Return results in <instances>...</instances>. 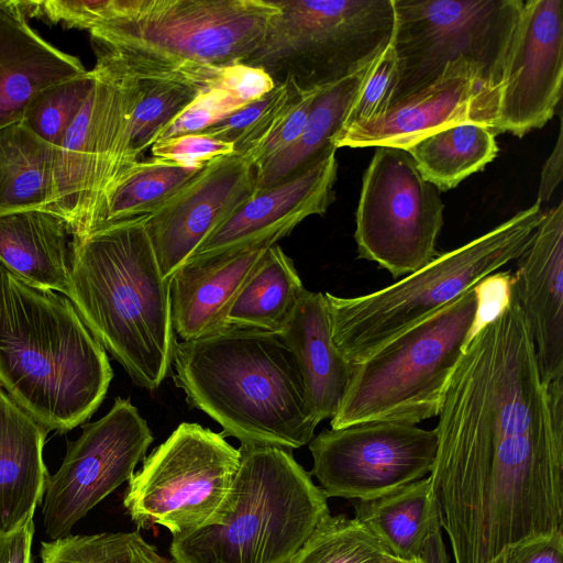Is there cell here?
<instances>
[{"label": "cell", "instance_id": "obj_1", "mask_svg": "<svg viewBox=\"0 0 563 563\" xmlns=\"http://www.w3.org/2000/svg\"><path fill=\"white\" fill-rule=\"evenodd\" d=\"M147 216L73 239L67 297L132 382L154 391L172 375L178 341L172 321L170 282L158 265Z\"/></svg>", "mask_w": 563, "mask_h": 563}, {"label": "cell", "instance_id": "obj_2", "mask_svg": "<svg viewBox=\"0 0 563 563\" xmlns=\"http://www.w3.org/2000/svg\"><path fill=\"white\" fill-rule=\"evenodd\" d=\"M113 377L106 350L69 298L0 264V385L48 432L89 419Z\"/></svg>", "mask_w": 563, "mask_h": 563}, {"label": "cell", "instance_id": "obj_3", "mask_svg": "<svg viewBox=\"0 0 563 563\" xmlns=\"http://www.w3.org/2000/svg\"><path fill=\"white\" fill-rule=\"evenodd\" d=\"M172 377L187 402L243 444L292 451L318 426L296 358L279 334L227 328L177 343Z\"/></svg>", "mask_w": 563, "mask_h": 563}, {"label": "cell", "instance_id": "obj_4", "mask_svg": "<svg viewBox=\"0 0 563 563\" xmlns=\"http://www.w3.org/2000/svg\"><path fill=\"white\" fill-rule=\"evenodd\" d=\"M239 451L220 522L173 538L175 563H289L330 514L328 497L290 450L241 443Z\"/></svg>", "mask_w": 563, "mask_h": 563}, {"label": "cell", "instance_id": "obj_5", "mask_svg": "<svg viewBox=\"0 0 563 563\" xmlns=\"http://www.w3.org/2000/svg\"><path fill=\"white\" fill-rule=\"evenodd\" d=\"M543 216L537 201L485 234L438 254L395 284L356 297L325 292L332 338L357 364L485 282L529 245Z\"/></svg>", "mask_w": 563, "mask_h": 563}, {"label": "cell", "instance_id": "obj_6", "mask_svg": "<svg viewBox=\"0 0 563 563\" xmlns=\"http://www.w3.org/2000/svg\"><path fill=\"white\" fill-rule=\"evenodd\" d=\"M278 12L275 0H115L112 19L89 34L135 73L188 80L201 66L243 63Z\"/></svg>", "mask_w": 563, "mask_h": 563}, {"label": "cell", "instance_id": "obj_7", "mask_svg": "<svg viewBox=\"0 0 563 563\" xmlns=\"http://www.w3.org/2000/svg\"><path fill=\"white\" fill-rule=\"evenodd\" d=\"M487 280L484 290L476 285L353 364L331 428L379 421L418 424L437 417L463 347L489 307Z\"/></svg>", "mask_w": 563, "mask_h": 563}, {"label": "cell", "instance_id": "obj_8", "mask_svg": "<svg viewBox=\"0 0 563 563\" xmlns=\"http://www.w3.org/2000/svg\"><path fill=\"white\" fill-rule=\"evenodd\" d=\"M261 45L243 64L300 90L334 84L371 64L390 43L393 0H275Z\"/></svg>", "mask_w": 563, "mask_h": 563}, {"label": "cell", "instance_id": "obj_9", "mask_svg": "<svg viewBox=\"0 0 563 563\" xmlns=\"http://www.w3.org/2000/svg\"><path fill=\"white\" fill-rule=\"evenodd\" d=\"M398 62L395 102L435 81L446 65L472 64L498 101L523 0H393Z\"/></svg>", "mask_w": 563, "mask_h": 563}, {"label": "cell", "instance_id": "obj_10", "mask_svg": "<svg viewBox=\"0 0 563 563\" xmlns=\"http://www.w3.org/2000/svg\"><path fill=\"white\" fill-rule=\"evenodd\" d=\"M240 466L222 433L181 422L143 460L123 496L131 520L180 537L220 522Z\"/></svg>", "mask_w": 563, "mask_h": 563}, {"label": "cell", "instance_id": "obj_11", "mask_svg": "<svg viewBox=\"0 0 563 563\" xmlns=\"http://www.w3.org/2000/svg\"><path fill=\"white\" fill-rule=\"evenodd\" d=\"M440 190L426 180L404 148L377 146L363 176L354 238L358 257L393 277L432 261L443 227Z\"/></svg>", "mask_w": 563, "mask_h": 563}, {"label": "cell", "instance_id": "obj_12", "mask_svg": "<svg viewBox=\"0 0 563 563\" xmlns=\"http://www.w3.org/2000/svg\"><path fill=\"white\" fill-rule=\"evenodd\" d=\"M153 440L146 420L126 398L117 397L103 417L85 424L48 478L41 504L46 537L70 534L95 506L129 482Z\"/></svg>", "mask_w": 563, "mask_h": 563}, {"label": "cell", "instance_id": "obj_13", "mask_svg": "<svg viewBox=\"0 0 563 563\" xmlns=\"http://www.w3.org/2000/svg\"><path fill=\"white\" fill-rule=\"evenodd\" d=\"M313 475L324 495L366 500L428 476L435 430L404 422H365L324 429L310 441Z\"/></svg>", "mask_w": 563, "mask_h": 563}, {"label": "cell", "instance_id": "obj_14", "mask_svg": "<svg viewBox=\"0 0 563 563\" xmlns=\"http://www.w3.org/2000/svg\"><path fill=\"white\" fill-rule=\"evenodd\" d=\"M563 1L527 0L506 56L492 131L518 137L553 117L562 97Z\"/></svg>", "mask_w": 563, "mask_h": 563}, {"label": "cell", "instance_id": "obj_15", "mask_svg": "<svg viewBox=\"0 0 563 563\" xmlns=\"http://www.w3.org/2000/svg\"><path fill=\"white\" fill-rule=\"evenodd\" d=\"M256 194V166L231 154L201 168L147 216L146 229L163 276L170 282L198 247Z\"/></svg>", "mask_w": 563, "mask_h": 563}, {"label": "cell", "instance_id": "obj_16", "mask_svg": "<svg viewBox=\"0 0 563 563\" xmlns=\"http://www.w3.org/2000/svg\"><path fill=\"white\" fill-rule=\"evenodd\" d=\"M497 98L476 68L461 58L446 65L432 84L393 102L378 117L340 130L333 146H391L406 150L423 136L460 122L492 129Z\"/></svg>", "mask_w": 563, "mask_h": 563}, {"label": "cell", "instance_id": "obj_17", "mask_svg": "<svg viewBox=\"0 0 563 563\" xmlns=\"http://www.w3.org/2000/svg\"><path fill=\"white\" fill-rule=\"evenodd\" d=\"M335 152L336 148L330 145L295 175L256 191L198 247L190 260L250 246H272L308 217L325 213L334 200Z\"/></svg>", "mask_w": 563, "mask_h": 563}, {"label": "cell", "instance_id": "obj_18", "mask_svg": "<svg viewBox=\"0 0 563 563\" xmlns=\"http://www.w3.org/2000/svg\"><path fill=\"white\" fill-rule=\"evenodd\" d=\"M508 285L528 324L547 385L563 380V202L543 210Z\"/></svg>", "mask_w": 563, "mask_h": 563}, {"label": "cell", "instance_id": "obj_19", "mask_svg": "<svg viewBox=\"0 0 563 563\" xmlns=\"http://www.w3.org/2000/svg\"><path fill=\"white\" fill-rule=\"evenodd\" d=\"M93 47L97 62L91 70L100 86L101 103L84 219L73 239L98 229L108 198L140 162L130 152L131 118L140 97L139 78L119 55Z\"/></svg>", "mask_w": 563, "mask_h": 563}, {"label": "cell", "instance_id": "obj_20", "mask_svg": "<svg viewBox=\"0 0 563 563\" xmlns=\"http://www.w3.org/2000/svg\"><path fill=\"white\" fill-rule=\"evenodd\" d=\"M269 246H250L190 260L170 279V310L181 341L227 329L225 319L239 291Z\"/></svg>", "mask_w": 563, "mask_h": 563}, {"label": "cell", "instance_id": "obj_21", "mask_svg": "<svg viewBox=\"0 0 563 563\" xmlns=\"http://www.w3.org/2000/svg\"><path fill=\"white\" fill-rule=\"evenodd\" d=\"M292 352L314 420L332 419L349 387L353 364L336 346L323 292L302 294L279 333Z\"/></svg>", "mask_w": 563, "mask_h": 563}, {"label": "cell", "instance_id": "obj_22", "mask_svg": "<svg viewBox=\"0 0 563 563\" xmlns=\"http://www.w3.org/2000/svg\"><path fill=\"white\" fill-rule=\"evenodd\" d=\"M48 431L0 388V536L33 520L49 473L43 449Z\"/></svg>", "mask_w": 563, "mask_h": 563}, {"label": "cell", "instance_id": "obj_23", "mask_svg": "<svg viewBox=\"0 0 563 563\" xmlns=\"http://www.w3.org/2000/svg\"><path fill=\"white\" fill-rule=\"evenodd\" d=\"M67 223L43 210L0 214V263L26 284L67 296L73 239Z\"/></svg>", "mask_w": 563, "mask_h": 563}, {"label": "cell", "instance_id": "obj_24", "mask_svg": "<svg viewBox=\"0 0 563 563\" xmlns=\"http://www.w3.org/2000/svg\"><path fill=\"white\" fill-rule=\"evenodd\" d=\"M352 505L354 519L382 542L388 555L402 560L420 559L432 530L441 523L430 475Z\"/></svg>", "mask_w": 563, "mask_h": 563}, {"label": "cell", "instance_id": "obj_25", "mask_svg": "<svg viewBox=\"0 0 563 563\" xmlns=\"http://www.w3.org/2000/svg\"><path fill=\"white\" fill-rule=\"evenodd\" d=\"M373 62L357 73L319 90L300 136L277 155L256 165V191L284 181L333 145L331 140L341 129Z\"/></svg>", "mask_w": 563, "mask_h": 563}, {"label": "cell", "instance_id": "obj_26", "mask_svg": "<svg viewBox=\"0 0 563 563\" xmlns=\"http://www.w3.org/2000/svg\"><path fill=\"white\" fill-rule=\"evenodd\" d=\"M306 288L278 243L269 246L239 291L227 314V328L279 334Z\"/></svg>", "mask_w": 563, "mask_h": 563}, {"label": "cell", "instance_id": "obj_27", "mask_svg": "<svg viewBox=\"0 0 563 563\" xmlns=\"http://www.w3.org/2000/svg\"><path fill=\"white\" fill-rule=\"evenodd\" d=\"M56 151L22 122L0 128V214L46 210Z\"/></svg>", "mask_w": 563, "mask_h": 563}, {"label": "cell", "instance_id": "obj_28", "mask_svg": "<svg viewBox=\"0 0 563 563\" xmlns=\"http://www.w3.org/2000/svg\"><path fill=\"white\" fill-rule=\"evenodd\" d=\"M495 136L485 124L460 122L423 136L406 151L422 177L446 191L494 161L498 153Z\"/></svg>", "mask_w": 563, "mask_h": 563}, {"label": "cell", "instance_id": "obj_29", "mask_svg": "<svg viewBox=\"0 0 563 563\" xmlns=\"http://www.w3.org/2000/svg\"><path fill=\"white\" fill-rule=\"evenodd\" d=\"M199 170L157 158L140 161L108 198L98 229L113 222L151 214Z\"/></svg>", "mask_w": 563, "mask_h": 563}, {"label": "cell", "instance_id": "obj_30", "mask_svg": "<svg viewBox=\"0 0 563 563\" xmlns=\"http://www.w3.org/2000/svg\"><path fill=\"white\" fill-rule=\"evenodd\" d=\"M135 74L140 81V97L131 118L130 152L139 162L142 153L157 141L162 131L196 98L198 90L179 74Z\"/></svg>", "mask_w": 563, "mask_h": 563}, {"label": "cell", "instance_id": "obj_31", "mask_svg": "<svg viewBox=\"0 0 563 563\" xmlns=\"http://www.w3.org/2000/svg\"><path fill=\"white\" fill-rule=\"evenodd\" d=\"M303 91L290 80L276 84L261 99L247 103L201 133L234 144L235 154L252 162L254 154L285 121Z\"/></svg>", "mask_w": 563, "mask_h": 563}, {"label": "cell", "instance_id": "obj_32", "mask_svg": "<svg viewBox=\"0 0 563 563\" xmlns=\"http://www.w3.org/2000/svg\"><path fill=\"white\" fill-rule=\"evenodd\" d=\"M41 563H175L136 531L68 534L41 542Z\"/></svg>", "mask_w": 563, "mask_h": 563}, {"label": "cell", "instance_id": "obj_33", "mask_svg": "<svg viewBox=\"0 0 563 563\" xmlns=\"http://www.w3.org/2000/svg\"><path fill=\"white\" fill-rule=\"evenodd\" d=\"M382 542L356 519L323 517L289 563H382Z\"/></svg>", "mask_w": 563, "mask_h": 563}, {"label": "cell", "instance_id": "obj_34", "mask_svg": "<svg viewBox=\"0 0 563 563\" xmlns=\"http://www.w3.org/2000/svg\"><path fill=\"white\" fill-rule=\"evenodd\" d=\"M86 71L78 57L54 47L0 74V128L21 122L26 108L41 90Z\"/></svg>", "mask_w": 563, "mask_h": 563}, {"label": "cell", "instance_id": "obj_35", "mask_svg": "<svg viewBox=\"0 0 563 563\" xmlns=\"http://www.w3.org/2000/svg\"><path fill=\"white\" fill-rule=\"evenodd\" d=\"M95 82L92 70L55 82L31 101L22 123L48 144L59 146Z\"/></svg>", "mask_w": 563, "mask_h": 563}, {"label": "cell", "instance_id": "obj_36", "mask_svg": "<svg viewBox=\"0 0 563 563\" xmlns=\"http://www.w3.org/2000/svg\"><path fill=\"white\" fill-rule=\"evenodd\" d=\"M27 19L22 1H0V74L55 47L30 26Z\"/></svg>", "mask_w": 563, "mask_h": 563}, {"label": "cell", "instance_id": "obj_37", "mask_svg": "<svg viewBox=\"0 0 563 563\" xmlns=\"http://www.w3.org/2000/svg\"><path fill=\"white\" fill-rule=\"evenodd\" d=\"M397 79L398 62L389 43L373 62L340 130L369 121L383 113L391 102Z\"/></svg>", "mask_w": 563, "mask_h": 563}, {"label": "cell", "instance_id": "obj_38", "mask_svg": "<svg viewBox=\"0 0 563 563\" xmlns=\"http://www.w3.org/2000/svg\"><path fill=\"white\" fill-rule=\"evenodd\" d=\"M246 104L231 90L216 82L213 78L210 86L200 91L162 131L157 141L201 133Z\"/></svg>", "mask_w": 563, "mask_h": 563}, {"label": "cell", "instance_id": "obj_39", "mask_svg": "<svg viewBox=\"0 0 563 563\" xmlns=\"http://www.w3.org/2000/svg\"><path fill=\"white\" fill-rule=\"evenodd\" d=\"M151 152L153 158L198 170L217 158L235 154V147L205 133H194L158 140Z\"/></svg>", "mask_w": 563, "mask_h": 563}, {"label": "cell", "instance_id": "obj_40", "mask_svg": "<svg viewBox=\"0 0 563 563\" xmlns=\"http://www.w3.org/2000/svg\"><path fill=\"white\" fill-rule=\"evenodd\" d=\"M320 89L321 88L303 91L300 100L285 121L254 154L252 162L255 166L277 155L300 136L311 110L312 102Z\"/></svg>", "mask_w": 563, "mask_h": 563}, {"label": "cell", "instance_id": "obj_41", "mask_svg": "<svg viewBox=\"0 0 563 563\" xmlns=\"http://www.w3.org/2000/svg\"><path fill=\"white\" fill-rule=\"evenodd\" d=\"M500 563H563V532L539 534L509 544Z\"/></svg>", "mask_w": 563, "mask_h": 563}, {"label": "cell", "instance_id": "obj_42", "mask_svg": "<svg viewBox=\"0 0 563 563\" xmlns=\"http://www.w3.org/2000/svg\"><path fill=\"white\" fill-rule=\"evenodd\" d=\"M34 532V521L31 520L19 529L0 536V563H31Z\"/></svg>", "mask_w": 563, "mask_h": 563}, {"label": "cell", "instance_id": "obj_43", "mask_svg": "<svg viewBox=\"0 0 563 563\" xmlns=\"http://www.w3.org/2000/svg\"><path fill=\"white\" fill-rule=\"evenodd\" d=\"M563 176V139L562 122L560 123L556 143L547 158L540 178L537 202L542 205L548 202L556 187L560 185Z\"/></svg>", "mask_w": 563, "mask_h": 563}, {"label": "cell", "instance_id": "obj_44", "mask_svg": "<svg viewBox=\"0 0 563 563\" xmlns=\"http://www.w3.org/2000/svg\"><path fill=\"white\" fill-rule=\"evenodd\" d=\"M442 531L441 523L437 525L432 530L421 556L426 563H450Z\"/></svg>", "mask_w": 563, "mask_h": 563}, {"label": "cell", "instance_id": "obj_45", "mask_svg": "<svg viewBox=\"0 0 563 563\" xmlns=\"http://www.w3.org/2000/svg\"><path fill=\"white\" fill-rule=\"evenodd\" d=\"M382 563H426V561L422 558L413 560H402L399 558H395L393 555H386Z\"/></svg>", "mask_w": 563, "mask_h": 563}]
</instances>
